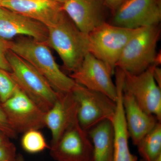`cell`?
<instances>
[{
    "instance_id": "cell-27",
    "label": "cell",
    "mask_w": 161,
    "mask_h": 161,
    "mask_svg": "<svg viewBox=\"0 0 161 161\" xmlns=\"http://www.w3.org/2000/svg\"><path fill=\"white\" fill-rule=\"evenodd\" d=\"M9 137L4 134L3 132H0V146L6 145L10 143Z\"/></svg>"
},
{
    "instance_id": "cell-17",
    "label": "cell",
    "mask_w": 161,
    "mask_h": 161,
    "mask_svg": "<svg viewBox=\"0 0 161 161\" xmlns=\"http://www.w3.org/2000/svg\"><path fill=\"white\" fill-rule=\"evenodd\" d=\"M117 97L115 115L112 121L114 130V153L113 161H137L136 156L130 152L129 145V132L127 129L123 105V83L121 81L115 83Z\"/></svg>"
},
{
    "instance_id": "cell-6",
    "label": "cell",
    "mask_w": 161,
    "mask_h": 161,
    "mask_svg": "<svg viewBox=\"0 0 161 161\" xmlns=\"http://www.w3.org/2000/svg\"><path fill=\"white\" fill-rule=\"evenodd\" d=\"M78 104V120L86 132L103 121L112 120L116 101L101 92L76 83L71 91Z\"/></svg>"
},
{
    "instance_id": "cell-16",
    "label": "cell",
    "mask_w": 161,
    "mask_h": 161,
    "mask_svg": "<svg viewBox=\"0 0 161 161\" xmlns=\"http://www.w3.org/2000/svg\"><path fill=\"white\" fill-rule=\"evenodd\" d=\"M122 103L129 136L133 144L136 146L144 136L161 121L155 115L143 109L133 96L124 89Z\"/></svg>"
},
{
    "instance_id": "cell-8",
    "label": "cell",
    "mask_w": 161,
    "mask_h": 161,
    "mask_svg": "<svg viewBox=\"0 0 161 161\" xmlns=\"http://www.w3.org/2000/svg\"><path fill=\"white\" fill-rule=\"evenodd\" d=\"M160 0H125L115 11L111 24L136 29L159 25Z\"/></svg>"
},
{
    "instance_id": "cell-29",
    "label": "cell",
    "mask_w": 161,
    "mask_h": 161,
    "mask_svg": "<svg viewBox=\"0 0 161 161\" xmlns=\"http://www.w3.org/2000/svg\"><path fill=\"white\" fill-rule=\"evenodd\" d=\"M55 1H57V2H58V3L63 4L64 3H65V2H66L67 0H55Z\"/></svg>"
},
{
    "instance_id": "cell-1",
    "label": "cell",
    "mask_w": 161,
    "mask_h": 161,
    "mask_svg": "<svg viewBox=\"0 0 161 161\" xmlns=\"http://www.w3.org/2000/svg\"><path fill=\"white\" fill-rule=\"evenodd\" d=\"M45 42L26 36L9 41V50L30 64L59 93L70 92L76 82L60 69Z\"/></svg>"
},
{
    "instance_id": "cell-24",
    "label": "cell",
    "mask_w": 161,
    "mask_h": 161,
    "mask_svg": "<svg viewBox=\"0 0 161 161\" xmlns=\"http://www.w3.org/2000/svg\"><path fill=\"white\" fill-rule=\"evenodd\" d=\"M9 50V41L0 38V68L11 72V67L6 56Z\"/></svg>"
},
{
    "instance_id": "cell-10",
    "label": "cell",
    "mask_w": 161,
    "mask_h": 161,
    "mask_svg": "<svg viewBox=\"0 0 161 161\" xmlns=\"http://www.w3.org/2000/svg\"><path fill=\"white\" fill-rule=\"evenodd\" d=\"M76 83L88 89L103 93L116 101V85L111 73L101 60L88 53L80 66L69 75Z\"/></svg>"
},
{
    "instance_id": "cell-26",
    "label": "cell",
    "mask_w": 161,
    "mask_h": 161,
    "mask_svg": "<svg viewBox=\"0 0 161 161\" xmlns=\"http://www.w3.org/2000/svg\"><path fill=\"white\" fill-rule=\"evenodd\" d=\"M153 76L158 85L161 88V69L159 67L153 65Z\"/></svg>"
},
{
    "instance_id": "cell-30",
    "label": "cell",
    "mask_w": 161,
    "mask_h": 161,
    "mask_svg": "<svg viewBox=\"0 0 161 161\" xmlns=\"http://www.w3.org/2000/svg\"><path fill=\"white\" fill-rule=\"evenodd\" d=\"M141 161H144V160H143L141 159ZM154 161H161V157H160L158 158L156 160Z\"/></svg>"
},
{
    "instance_id": "cell-25",
    "label": "cell",
    "mask_w": 161,
    "mask_h": 161,
    "mask_svg": "<svg viewBox=\"0 0 161 161\" xmlns=\"http://www.w3.org/2000/svg\"><path fill=\"white\" fill-rule=\"evenodd\" d=\"M125 0H105L106 6L115 11Z\"/></svg>"
},
{
    "instance_id": "cell-9",
    "label": "cell",
    "mask_w": 161,
    "mask_h": 161,
    "mask_svg": "<svg viewBox=\"0 0 161 161\" xmlns=\"http://www.w3.org/2000/svg\"><path fill=\"white\" fill-rule=\"evenodd\" d=\"M153 65L138 75L124 72V89L133 96L141 108L161 121V88L153 76Z\"/></svg>"
},
{
    "instance_id": "cell-15",
    "label": "cell",
    "mask_w": 161,
    "mask_h": 161,
    "mask_svg": "<svg viewBox=\"0 0 161 161\" xmlns=\"http://www.w3.org/2000/svg\"><path fill=\"white\" fill-rule=\"evenodd\" d=\"M78 104L70 92L59 94L51 108L45 113V126L51 132L50 146L54 145L72 125L78 121Z\"/></svg>"
},
{
    "instance_id": "cell-11",
    "label": "cell",
    "mask_w": 161,
    "mask_h": 161,
    "mask_svg": "<svg viewBox=\"0 0 161 161\" xmlns=\"http://www.w3.org/2000/svg\"><path fill=\"white\" fill-rule=\"evenodd\" d=\"M49 149L51 156L56 161H92V141L78 121L66 130Z\"/></svg>"
},
{
    "instance_id": "cell-4",
    "label": "cell",
    "mask_w": 161,
    "mask_h": 161,
    "mask_svg": "<svg viewBox=\"0 0 161 161\" xmlns=\"http://www.w3.org/2000/svg\"><path fill=\"white\" fill-rule=\"evenodd\" d=\"M160 33L159 25L139 28L123 50L116 68L138 75L153 65Z\"/></svg>"
},
{
    "instance_id": "cell-18",
    "label": "cell",
    "mask_w": 161,
    "mask_h": 161,
    "mask_svg": "<svg viewBox=\"0 0 161 161\" xmlns=\"http://www.w3.org/2000/svg\"><path fill=\"white\" fill-rule=\"evenodd\" d=\"M87 133L93 145L92 161H113L114 130L112 121H103Z\"/></svg>"
},
{
    "instance_id": "cell-20",
    "label": "cell",
    "mask_w": 161,
    "mask_h": 161,
    "mask_svg": "<svg viewBox=\"0 0 161 161\" xmlns=\"http://www.w3.org/2000/svg\"><path fill=\"white\" fill-rule=\"evenodd\" d=\"M21 143L23 150L31 154L39 153L50 148L44 136L37 130H29L23 133Z\"/></svg>"
},
{
    "instance_id": "cell-13",
    "label": "cell",
    "mask_w": 161,
    "mask_h": 161,
    "mask_svg": "<svg viewBox=\"0 0 161 161\" xmlns=\"http://www.w3.org/2000/svg\"><path fill=\"white\" fill-rule=\"evenodd\" d=\"M63 4L55 0H3L2 7L23 15L49 27L66 15Z\"/></svg>"
},
{
    "instance_id": "cell-12",
    "label": "cell",
    "mask_w": 161,
    "mask_h": 161,
    "mask_svg": "<svg viewBox=\"0 0 161 161\" xmlns=\"http://www.w3.org/2000/svg\"><path fill=\"white\" fill-rule=\"evenodd\" d=\"M48 28L42 23L3 7H0V38L11 41L26 36L46 42Z\"/></svg>"
},
{
    "instance_id": "cell-28",
    "label": "cell",
    "mask_w": 161,
    "mask_h": 161,
    "mask_svg": "<svg viewBox=\"0 0 161 161\" xmlns=\"http://www.w3.org/2000/svg\"><path fill=\"white\" fill-rule=\"evenodd\" d=\"M14 161H25V160H24L23 156L21 154H18L17 155L16 158Z\"/></svg>"
},
{
    "instance_id": "cell-22",
    "label": "cell",
    "mask_w": 161,
    "mask_h": 161,
    "mask_svg": "<svg viewBox=\"0 0 161 161\" xmlns=\"http://www.w3.org/2000/svg\"><path fill=\"white\" fill-rule=\"evenodd\" d=\"M0 132H3L10 139L17 137L18 134L10 126L0 100Z\"/></svg>"
},
{
    "instance_id": "cell-19",
    "label": "cell",
    "mask_w": 161,
    "mask_h": 161,
    "mask_svg": "<svg viewBox=\"0 0 161 161\" xmlns=\"http://www.w3.org/2000/svg\"><path fill=\"white\" fill-rule=\"evenodd\" d=\"M136 147L144 161H154L161 157V122L144 136Z\"/></svg>"
},
{
    "instance_id": "cell-23",
    "label": "cell",
    "mask_w": 161,
    "mask_h": 161,
    "mask_svg": "<svg viewBox=\"0 0 161 161\" xmlns=\"http://www.w3.org/2000/svg\"><path fill=\"white\" fill-rule=\"evenodd\" d=\"M17 155L16 148L11 142L0 146V161H14Z\"/></svg>"
},
{
    "instance_id": "cell-21",
    "label": "cell",
    "mask_w": 161,
    "mask_h": 161,
    "mask_svg": "<svg viewBox=\"0 0 161 161\" xmlns=\"http://www.w3.org/2000/svg\"><path fill=\"white\" fill-rule=\"evenodd\" d=\"M18 86L13 78L11 72L0 68V100L6 101L14 94Z\"/></svg>"
},
{
    "instance_id": "cell-14",
    "label": "cell",
    "mask_w": 161,
    "mask_h": 161,
    "mask_svg": "<svg viewBox=\"0 0 161 161\" xmlns=\"http://www.w3.org/2000/svg\"><path fill=\"white\" fill-rule=\"evenodd\" d=\"M62 6L68 16L84 34L107 22L105 0H67Z\"/></svg>"
},
{
    "instance_id": "cell-2",
    "label": "cell",
    "mask_w": 161,
    "mask_h": 161,
    "mask_svg": "<svg viewBox=\"0 0 161 161\" xmlns=\"http://www.w3.org/2000/svg\"><path fill=\"white\" fill-rule=\"evenodd\" d=\"M47 28L46 43L58 53L64 69L71 74L88 53L87 35L78 29L67 14L57 24Z\"/></svg>"
},
{
    "instance_id": "cell-3",
    "label": "cell",
    "mask_w": 161,
    "mask_h": 161,
    "mask_svg": "<svg viewBox=\"0 0 161 161\" xmlns=\"http://www.w3.org/2000/svg\"><path fill=\"white\" fill-rule=\"evenodd\" d=\"M6 56L11 67L12 76L18 87L44 112L49 111L57 100L59 93L26 60L10 50Z\"/></svg>"
},
{
    "instance_id": "cell-31",
    "label": "cell",
    "mask_w": 161,
    "mask_h": 161,
    "mask_svg": "<svg viewBox=\"0 0 161 161\" xmlns=\"http://www.w3.org/2000/svg\"><path fill=\"white\" fill-rule=\"evenodd\" d=\"M3 0H0V7H2V4Z\"/></svg>"
},
{
    "instance_id": "cell-7",
    "label": "cell",
    "mask_w": 161,
    "mask_h": 161,
    "mask_svg": "<svg viewBox=\"0 0 161 161\" xmlns=\"http://www.w3.org/2000/svg\"><path fill=\"white\" fill-rule=\"evenodd\" d=\"M2 105L10 126L18 134L46 127V112L19 88Z\"/></svg>"
},
{
    "instance_id": "cell-5",
    "label": "cell",
    "mask_w": 161,
    "mask_h": 161,
    "mask_svg": "<svg viewBox=\"0 0 161 161\" xmlns=\"http://www.w3.org/2000/svg\"><path fill=\"white\" fill-rule=\"evenodd\" d=\"M138 29H129L106 22L87 35L88 52L102 61L112 76L123 50Z\"/></svg>"
}]
</instances>
